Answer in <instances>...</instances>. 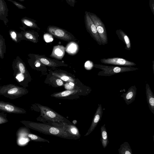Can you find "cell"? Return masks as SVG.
<instances>
[{"label": "cell", "instance_id": "cell-21", "mask_svg": "<svg viewBox=\"0 0 154 154\" xmlns=\"http://www.w3.org/2000/svg\"><path fill=\"white\" fill-rule=\"evenodd\" d=\"M23 27L22 28L25 29L27 27L38 29L40 28L35 23V20L33 19L25 17L22 18L20 20Z\"/></svg>", "mask_w": 154, "mask_h": 154}, {"label": "cell", "instance_id": "cell-14", "mask_svg": "<svg viewBox=\"0 0 154 154\" xmlns=\"http://www.w3.org/2000/svg\"><path fill=\"white\" fill-rule=\"evenodd\" d=\"M137 88L135 85L132 86L126 93H123L120 96L123 98L126 103L128 105L135 100L137 93Z\"/></svg>", "mask_w": 154, "mask_h": 154}, {"label": "cell", "instance_id": "cell-29", "mask_svg": "<svg viewBox=\"0 0 154 154\" xmlns=\"http://www.w3.org/2000/svg\"><path fill=\"white\" fill-rule=\"evenodd\" d=\"M7 116V113L0 111V125L6 123L8 122Z\"/></svg>", "mask_w": 154, "mask_h": 154}, {"label": "cell", "instance_id": "cell-15", "mask_svg": "<svg viewBox=\"0 0 154 154\" xmlns=\"http://www.w3.org/2000/svg\"><path fill=\"white\" fill-rule=\"evenodd\" d=\"M20 28L22 30L20 32L22 35L23 40L29 41L34 43H37L38 42L36 32L33 31L26 30L22 27H20Z\"/></svg>", "mask_w": 154, "mask_h": 154}, {"label": "cell", "instance_id": "cell-9", "mask_svg": "<svg viewBox=\"0 0 154 154\" xmlns=\"http://www.w3.org/2000/svg\"><path fill=\"white\" fill-rule=\"evenodd\" d=\"M91 91V89L89 87L83 89L78 88L72 90H66L61 92L54 93L52 94L51 96L56 98H63L79 93L81 95H85L90 93Z\"/></svg>", "mask_w": 154, "mask_h": 154}, {"label": "cell", "instance_id": "cell-6", "mask_svg": "<svg viewBox=\"0 0 154 154\" xmlns=\"http://www.w3.org/2000/svg\"><path fill=\"white\" fill-rule=\"evenodd\" d=\"M89 15L94 24L100 38L102 45L108 43V39L105 25L101 19L94 13L88 12Z\"/></svg>", "mask_w": 154, "mask_h": 154}, {"label": "cell", "instance_id": "cell-33", "mask_svg": "<svg viewBox=\"0 0 154 154\" xmlns=\"http://www.w3.org/2000/svg\"><path fill=\"white\" fill-rule=\"evenodd\" d=\"M54 82H53V83H54V85L57 86H61L64 85L63 81L60 79H55V80H54Z\"/></svg>", "mask_w": 154, "mask_h": 154}, {"label": "cell", "instance_id": "cell-32", "mask_svg": "<svg viewBox=\"0 0 154 154\" xmlns=\"http://www.w3.org/2000/svg\"><path fill=\"white\" fill-rule=\"evenodd\" d=\"M44 38L45 41L46 42H52L53 38L52 35L48 34H46L44 35Z\"/></svg>", "mask_w": 154, "mask_h": 154}, {"label": "cell", "instance_id": "cell-19", "mask_svg": "<svg viewBox=\"0 0 154 154\" xmlns=\"http://www.w3.org/2000/svg\"><path fill=\"white\" fill-rule=\"evenodd\" d=\"M116 33L119 38L122 41L125 45V49L130 50L131 48L130 39L126 34L121 29L117 30Z\"/></svg>", "mask_w": 154, "mask_h": 154}, {"label": "cell", "instance_id": "cell-10", "mask_svg": "<svg viewBox=\"0 0 154 154\" xmlns=\"http://www.w3.org/2000/svg\"><path fill=\"white\" fill-rule=\"evenodd\" d=\"M0 111L9 113L24 114L26 113V111L24 109L10 103L3 101H0Z\"/></svg>", "mask_w": 154, "mask_h": 154}, {"label": "cell", "instance_id": "cell-36", "mask_svg": "<svg viewBox=\"0 0 154 154\" xmlns=\"http://www.w3.org/2000/svg\"><path fill=\"white\" fill-rule=\"evenodd\" d=\"M40 61L38 60L35 59V60L34 62V64L35 66L36 67H39L40 66Z\"/></svg>", "mask_w": 154, "mask_h": 154}, {"label": "cell", "instance_id": "cell-5", "mask_svg": "<svg viewBox=\"0 0 154 154\" xmlns=\"http://www.w3.org/2000/svg\"><path fill=\"white\" fill-rule=\"evenodd\" d=\"M94 67L102 70L97 75L101 76H111L114 74L125 72L134 71L139 68L132 66H116L100 64H94Z\"/></svg>", "mask_w": 154, "mask_h": 154}, {"label": "cell", "instance_id": "cell-34", "mask_svg": "<svg viewBox=\"0 0 154 154\" xmlns=\"http://www.w3.org/2000/svg\"><path fill=\"white\" fill-rule=\"evenodd\" d=\"M149 6L153 15H154V0H149Z\"/></svg>", "mask_w": 154, "mask_h": 154}, {"label": "cell", "instance_id": "cell-24", "mask_svg": "<svg viewBox=\"0 0 154 154\" xmlns=\"http://www.w3.org/2000/svg\"><path fill=\"white\" fill-rule=\"evenodd\" d=\"M9 33L10 38L16 43H19L23 40L22 35L20 32L11 29L9 31Z\"/></svg>", "mask_w": 154, "mask_h": 154}, {"label": "cell", "instance_id": "cell-25", "mask_svg": "<svg viewBox=\"0 0 154 154\" xmlns=\"http://www.w3.org/2000/svg\"><path fill=\"white\" fill-rule=\"evenodd\" d=\"M119 154H132V151L129 143L125 142L122 144L118 149Z\"/></svg>", "mask_w": 154, "mask_h": 154}, {"label": "cell", "instance_id": "cell-12", "mask_svg": "<svg viewBox=\"0 0 154 154\" xmlns=\"http://www.w3.org/2000/svg\"><path fill=\"white\" fill-rule=\"evenodd\" d=\"M47 123L55 126L61 127L70 134L76 137L79 139L81 137V134L79 132V130L76 126L72 125V124H68L66 123H58L54 122Z\"/></svg>", "mask_w": 154, "mask_h": 154}, {"label": "cell", "instance_id": "cell-4", "mask_svg": "<svg viewBox=\"0 0 154 154\" xmlns=\"http://www.w3.org/2000/svg\"><path fill=\"white\" fill-rule=\"evenodd\" d=\"M28 92L26 88L12 84L0 85V94L11 99L21 97Z\"/></svg>", "mask_w": 154, "mask_h": 154}, {"label": "cell", "instance_id": "cell-22", "mask_svg": "<svg viewBox=\"0 0 154 154\" xmlns=\"http://www.w3.org/2000/svg\"><path fill=\"white\" fill-rule=\"evenodd\" d=\"M101 138L100 141L103 148H105L107 146L109 143L107 133L105 127V125L104 124L100 128Z\"/></svg>", "mask_w": 154, "mask_h": 154}, {"label": "cell", "instance_id": "cell-39", "mask_svg": "<svg viewBox=\"0 0 154 154\" xmlns=\"http://www.w3.org/2000/svg\"><path fill=\"white\" fill-rule=\"evenodd\" d=\"M1 95L0 94V96Z\"/></svg>", "mask_w": 154, "mask_h": 154}, {"label": "cell", "instance_id": "cell-28", "mask_svg": "<svg viewBox=\"0 0 154 154\" xmlns=\"http://www.w3.org/2000/svg\"><path fill=\"white\" fill-rule=\"evenodd\" d=\"M78 49V46L76 43L70 42L67 45L66 50L68 53L74 54L76 53Z\"/></svg>", "mask_w": 154, "mask_h": 154}, {"label": "cell", "instance_id": "cell-23", "mask_svg": "<svg viewBox=\"0 0 154 154\" xmlns=\"http://www.w3.org/2000/svg\"><path fill=\"white\" fill-rule=\"evenodd\" d=\"M27 128L26 131V135L29 140L37 142H46L49 143L48 140L42 138L37 135L30 133Z\"/></svg>", "mask_w": 154, "mask_h": 154}, {"label": "cell", "instance_id": "cell-37", "mask_svg": "<svg viewBox=\"0 0 154 154\" xmlns=\"http://www.w3.org/2000/svg\"><path fill=\"white\" fill-rule=\"evenodd\" d=\"M18 0L20 2H23V1H25V0Z\"/></svg>", "mask_w": 154, "mask_h": 154}, {"label": "cell", "instance_id": "cell-20", "mask_svg": "<svg viewBox=\"0 0 154 154\" xmlns=\"http://www.w3.org/2000/svg\"><path fill=\"white\" fill-rule=\"evenodd\" d=\"M65 50V47L62 45L55 46L50 56L56 59L61 60L64 55Z\"/></svg>", "mask_w": 154, "mask_h": 154}, {"label": "cell", "instance_id": "cell-31", "mask_svg": "<svg viewBox=\"0 0 154 154\" xmlns=\"http://www.w3.org/2000/svg\"><path fill=\"white\" fill-rule=\"evenodd\" d=\"M8 1L11 2L15 5L18 9H23L26 8L21 3L15 1L13 0H7Z\"/></svg>", "mask_w": 154, "mask_h": 154}, {"label": "cell", "instance_id": "cell-26", "mask_svg": "<svg viewBox=\"0 0 154 154\" xmlns=\"http://www.w3.org/2000/svg\"><path fill=\"white\" fill-rule=\"evenodd\" d=\"M52 74L53 76L67 82H75L74 79L72 78L64 73L52 72Z\"/></svg>", "mask_w": 154, "mask_h": 154}, {"label": "cell", "instance_id": "cell-7", "mask_svg": "<svg viewBox=\"0 0 154 154\" xmlns=\"http://www.w3.org/2000/svg\"><path fill=\"white\" fill-rule=\"evenodd\" d=\"M47 30L49 34L57 38L68 42L75 40V37L71 33L60 27L50 25L48 27Z\"/></svg>", "mask_w": 154, "mask_h": 154}, {"label": "cell", "instance_id": "cell-2", "mask_svg": "<svg viewBox=\"0 0 154 154\" xmlns=\"http://www.w3.org/2000/svg\"><path fill=\"white\" fill-rule=\"evenodd\" d=\"M13 76L15 80L22 87L26 88L30 81V77L25 63L20 57L17 56L12 63Z\"/></svg>", "mask_w": 154, "mask_h": 154}, {"label": "cell", "instance_id": "cell-30", "mask_svg": "<svg viewBox=\"0 0 154 154\" xmlns=\"http://www.w3.org/2000/svg\"><path fill=\"white\" fill-rule=\"evenodd\" d=\"M65 88L67 90H72L76 88L74 83L73 82H68L64 85Z\"/></svg>", "mask_w": 154, "mask_h": 154}, {"label": "cell", "instance_id": "cell-8", "mask_svg": "<svg viewBox=\"0 0 154 154\" xmlns=\"http://www.w3.org/2000/svg\"><path fill=\"white\" fill-rule=\"evenodd\" d=\"M84 21L86 30L96 42L98 45H102L101 39L97 32L96 27L89 15L88 11H85V12Z\"/></svg>", "mask_w": 154, "mask_h": 154}, {"label": "cell", "instance_id": "cell-27", "mask_svg": "<svg viewBox=\"0 0 154 154\" xmlns=\"http://www.w3.org/2000/svg\"><path fill=\"white\" fill-rule=\"evenodd\" d=\"M6 45L5 39L0 33V58L3 59L6 53Z\"/></svg>", "mask_w": 154, "mask_h": 154}, {"label": "cell", "instance_id": "cell-35", "mask_svg": "<svg viewBox=\"0 0 154 154\" xmlns=\"http://www.w3.org/2000/svg\"><path fill=\"white\" fill-rule=\"evenodd\" d=\"M66 2L70 6L74 7L75 3L76 2V0H65Z\"/></svg>", "mask_w": 154, "mask_h": 154}, {"label": "cell", "instance_id": "cell-17", "mask_svg": "<svg viewBox=\"0 0 154 154\" xmlns=\"http://www.w3.org/2000/svg\"><path fill=\"white\" fill-rule=\"evenodd\" d=\"M8 9L4 0H0V20L2 21L4 24L7 26L9 20L8 17Z\"/></svg>", "mask_w": 154, "mask_h": 154}, {"label": "cell", "instance_id": "cell-3", "mask_svg": "<svg viewBox=\"0 0 154 154\" xmlns=\"http://www.w3.org/2000/svg\"><path fill=\"white\" fill-rule=\"evenodd\" d=\"M35 104L38 107L40 110V116L45 120L48 121V123L49 122L72 124V123L64 117L48 106L42 105L38 103H35Z\"/></svg>", "mask_w": 154, "mask_h": 154}, {"label": "cell", "instance_id": "cell-18", "mask_svg": "<svg viewBox=\"0 0 154 154\" xmlns=\"http://www.w3.org/2000/svg\"><path fill=\"white\" fill-rule=\"evenodd\" d=\"M146 94L149 108L154 114V95L147 83L146 84Z\"/></svg>", "mask_w": 154, "mask_h": 154}, {"label": "cell", "instance_id": "cell-1", "mask_svg": "<svg viewBox=\"0 0 154 154\" xmlns=\"http://www.w3.org/2000/svg\"><path fill=\"white\" fill-rule=\"evenodd\" d=\"M20 122L26 128L45 134L68 139H79L78 138L70 134L62 128L55 126L48 123H38L26 120L22 121Z\"/></svg>", "mask_w": 154, "mask_h": 154}, {"label": "cell", "instance_id": "cell-38", "mask_svg": "<svg viewBox=\"0 0 154 154\" xmlns=\"http://www.w3.org/2000/svg\"><path fill=\"white\" fill-rule=\"evenodd\" d=\"M0 69H1L0 68ZM1 78L0 77V81L1 80Z\"/></svg>", "mask_w": 154, "mask_h": 154}, {"label": "cell", "instance_id": "cell-13", "mask_svg": "<svg viewBox=\"0 0 154 154\" xmlns=\"http://www.w3.org/2000/svg\"><path fill=\"white\" fill-rule=\"evenodd\" d=\"M103 113L102 105H98V107L94 116L91 125L87 132L84 136L88 135L95 129L98 124L101 120Z\"/></svg>", "mask_w": 154, "mask_h": 154}, {"label": "cell", "instance_id": "cell-11", "mask_svg": "<svg viewBox=\"0 0 154 154\" xmlns=\"http://www.w3.org/2000/svg\"><path fill=\"white\" fill-rule=\"evenodd\" d=\"M100 61L102 63L104 64L120 66H131L136 65V64L133 62L129 61L125 59L119 57L103 58L101 59Z\"/></svg>", "mask_w": 154, "mask_h": 154}, {"label": "cell", "instance_id": "cell-16", "mask_svg": "<svg viewBox=\"0 0 154 154\" xmlns=\"http://www.w3.org/2000/svg\"><path fill=\"white\" fill-rule=\"evenodd\" d=\"M32 54L35 59L39 60L42 64L47 66L55 67L61 65V64H59L58 62H57L54 60L45 56L36 54Z\"/></svg>", "mask_w": 154, "mask_h": 154}]
</instances>
